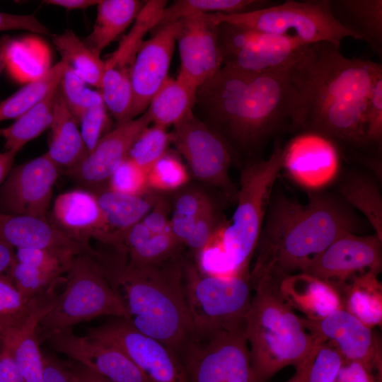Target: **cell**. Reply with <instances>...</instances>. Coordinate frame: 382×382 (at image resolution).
I'll use <instances>...</instances> for the list:
<instances>
[{"label":"cell","mask_w":382,"mask_h":382,"mask_svg":"<svg viewBox=\"0 0 382 382\" xmlns=\"http://www.w3.org/2000/svg\"><path fill=\"white\" fill-rule=\"evenodd\" d=\"M316 351L303 363L295 368L294 374L286 382H307L311 364Z\"/></svg>","instance_id":"cell-60"},{"label":"cell","mask_w":382,"mask_h":382,"mask_svg":"<svg viewBox=\"0 0 382 382\" xmlns=\"http://www.w3.org/2000/svg\"><path fill=\"white\" fill-rule=\"evenodd\" d=\"M308 382V381H307Z\"/></svg>","instance_id":"cell-63"},{"label":"cell","mask_w":382,"mask_h":382,"mask_svg":"<svg viewBox=\"0 0 382 382\" xmlns=\"http://www.w3.org/2000/svg\"><path fill=\"white\" fill-rule=\"evenodd\" d=\"M183 289L193 335H205L245 323L253 291L250 275L206 274L195 262L185 259Z\"/></svg>","instance_id":"cell-8"},{"label":"cell","mask_w":382,"mask_h":382,"mask_svg":"<svg viewBox=\"0 0 382 382\" xmlns=\"http://www.w3.org/2000/svg\"><path fill=\"white\" fill-rule=\"evenodd\" d=\"M57 87L41 102L16 118L9 127L1 129V136L5 139L6 151L17 154L28 141L50 127Z\"/></svg>","instance_id":"cell-36"},{"label":"cell","mask_w":382,"mask_h":382,"mask_svg":"<svg viewBox=\"0 0 382 382\" xmlns=\"http://www.w3.org/2000/svg\"><path fill=\"white\" fill-rule=\"evenodd\" d=\"M382 142V76L374 83L365 114V146L381 149Z\"/></svg>","instance_id":"cell-49"},{"label":"cell","mask_w":382,"mask_h":382,"mask_svg":"<svg viewBox=\"0 0 382 382\" xmlns=\"http://www.w3.org/2000/svg\"><path fill=\"white\" fill-rule=\"evenodd\" d=\"M301 320L311 333L335 347L344 361L361 363L381 378V344L373 328L343 308L319 319Z\"/></svg>","instance_id":"cell-16"},{"label":"cell","mask_w":382,"mask_h":382,"mask_svg":"<svg viewBox=\"0 0 382 382\" xmlns=\"http://www.w3.org/2000/svg\"><path fill=\"white\" fill-rule=\"evenodd\" d=\"M77 123L86 146L91 153L104 134L109 124L108 110L103 100L86 109L80 116Z\"/></svg>","instance_id":"cell-48"},{"label":"cell","mask_w":382,"mask_h":382,"mask_svg":"<svg viewBox=\"0 0 382 382\" xmlns=\"http://www.w3.org/2000/svg\"><path fill=\"white\" fill-rule=\"evenodd\" d=\"M181 245L170 229L161 233H151L140 221L125 234L120 248L130 266H147L163 263L180 255Z\"/></svg>","instance_id":"cell-29"},{"label":"cell","mask_w":382,"mask_h":382,"mask_svg":"<svg viewBox=\"0 0 382 382\" xmlns=\"http://www.w3.org/2000/svg\"><path fill=\"white\" fill-rule=\"evenodd\" d=\"M105 223V244L121 246L126 233L141 221L161 196L149 191L141 196L124 195L108 189L95 192Z\"/></svg>","instance_id":"cell-25"},{"label":"cell","mask_w":382,"mask_h":382,"mask_svg":"<svg viewBox=\"0 0 382 382\" xmlns=\"http://www.w3.org/2000/svg\"><path fill=\"white\" fill-rule=\"evenodd\" d=\"M341 199L362 213L382 239V197L377 182L363 173L348 175L340 183Z\"/></svg>","instance_id":"cell-35"},{"label":"cell","mask_w":382,"mask_h":382,"mask_svg":"<svg viewBox=\"0 0 382 382\" xmlns=\"http://www.w3.org/2000/svg\"><path fill=\"white\" fill-rule=\"evenodd\" d=\"M170 133L171 142L187 161L192 175L236 201L238 190L229 176L233 153L224 139L193 112Z\"/></svg>","instance_id":"cell-12"},{"label":"cell","mask_w":382,"mask_h":382,"mask_svg":"<svg viewBox=\"0 0 382 382\" xmlns=\"http://www.w3.org/2000/svg\"><path fill=\"white\" fill-rule=\"evenodd\" d=\"M343 359L331 345L321 341L311 364L308 382H335Z\"/></svg>","instance_id":"cell-47"},{"label":"cell","mask_w":382,"mask_h":382,"mask_svg":"<svg viewBox=\"0 0 382 382\" xmlns=\"http://www.w3.org/2000/svg\"><path fill=\"white\" fill-rule=\"evenodd\" d=\"M59 170L46 153L12 168L0 186V213L47 220Z\"/></svg>","instance_id":"cell-15"},{"label":"cell","mask_w":382,"mask_h":382,"mask_svg":"<svg viewBox=\"0 0 382 382\" xmlns=\"http://www.w3.org/2000/svg\"><path fill=\"white\" fill-rule=\"evenodd\" d=\"M52 216L57 227L77 240L89 244L94 238L104 243L105 223L95 192L77 189L58 195Z\"/></svg>","instance_id":"cell-24"},{"label":"cell","mask_w":382,"mask_h":382,"mask_svg":"<svg viewBox=\"0 0 382 382\" xmlns=\"http://www.w3.org/2000/svg\"><path fill=\"white\" fill-rule=\"evenodd\" d=\"M12 30H24L52 35L48 28L34 15H18L0 11V32Z\"/></svg>","instance_id":"cell-51"},{"label":"cell","mask_w":382,"mask_h":382,"mask_svg":"<svg viewBox=\"0 0 382 382\" xmlns=\"http://www.w3.org/2000/svg\"><path fill=\"white\" fill-rule=\"evenodd\" d=\"M170 142L171 136L167 128L157 125H149L134 142L127 158L148 173L167 152Z\"/></svg>","instance_id":"cell-41"},{"label":"cell","mask_w":382,"mask_h":382,"mask_svg":"<svg viewBox=\"0 0 382 382\" xmlns=\"http://www.w3.org/2000/svg\"><path fill=\"white\" fill-rule=\"evenodd\" d=\"M209 201L204 194L196 190L183 191L175 197L169 228L180 244L184 245L197 216Z\"/></svg>","instance_id":"cell-40"},{"label":"cell","mask_w":382,"mask_h":382,"mask_svg":"<svg viewBox=\"0 0 382 382\" xmlns=\"http://www.w3.org/2000/svg\"><path fill=\"white\" fill-rule=\"evenodd\" d=\"M178 28V21L158 27L154 35L140 45L131 70L133 104L129 120L146 111L168 78Z\"/></svg>","instance_id":"cell-19"},{"label":"cell","mask_w":382,"mask_h":382,"mask_svg":"<svg viewBox=\"0 0 382 382\" xmlns=\"http://www.w3.org/2000/svg\"><path fill=\"white\" fill-rule=\"evenodd\" d=\"M75 256V255H74ZM74 256L41 248H17L15 258L54 279L66 273Z\"/></svg>","instance_id":"cell-44"},{"label":"cell","mask_w":382,"mask_h":382,"mask_svg":"<svg viewBox=\"0 0 382 382\" xmlns=\"http://www.w3.org/2000/svg\"><path fill=\"white\" fill-rule=\"evenodd\" d=\"M42 382H71L64 362L56 357L43 354Z\"/></svg>","instance_id":"cell-54"},{"label":"cell","mask_w":382,"mask_h":382,"mask_svg":"<svg viewBox=\"0 0 382 382\" xmlns=\"http://www.w3.org/2000/svg\"><path fill=\"white\" fill-rule=\"evenodd\" d=\"M218 42L223 66L253 74L291 67L300 60L308 45L295 37L227 23L218 24Z\"/></svg>","instance_id":"cell-11"},{"label":"cell","mask_w":382,"mask_h":382,"mask_svg":"<svg viewBox=\"0 0 382 382\" xmlns=\"http://www.w3.org/2000/svg\"><path fill=\"white\" fill-rule=\"evenodd\" d=\"M197 90L177 77H168L145 111L151 124L167 128L181 122L193 112Z\"/></svg>","instance_id":"cell-31"},{"label":"cell","mask_w":382,"mask_h":382,"mask_svg":"<svg viewBox=\"0 0 382 382\" xmlns=\"http://www.w3.org/2000/svg\"><path fill=\"white\" fill-rule=\"evenodd\" d=\"M216 24L227 23L279 35L295 37L306 45L328 42L337 48L354 35L333 18L329 0H287L240 13H208Z\"/></svg>","instance_id":"cell-9"},{"label":"cell","mask_w":382,"mask_h":382,"mask_svg":"<svg viewBox=\"0 0 382 382\" xmlns=\"http://www.w3.org/2000/svg\"><path fill=\"white\" fill-rule=\"evenodd\" d=\"M169 210L168 202L161 196L141 221L153 233L166 232L169 230Z\"/></svg>","instance_id":"cell-52"},{"label":"cell","mask_w":382,"mask_h":382,"mask_svg":"<svg viewBox=\"0 0 382 382\" xmlns=\"http://www.w3.org/2000/svg\"><path fill=\"white\" fill-rule=\"evenodd\" d=\"M115 250L112 257L101 255L100 260L124 303L127 320L178 356L194 334L183 289L185 258L135 267L127 264L123 252Z\"/></svg>","instance_id":"cell-4"},{"label":"cell","mask_w":382,"mask_h":382,"mask_svg":"<svg viewBox=\"0 0 382 382\" xmlns=\"http://www.w3.org/2000/svg\"><path fill=\"white\" fill-rule=\"evenodd\" d=\"M14 259V248L0 239V274L6 273Z\"/></svg>","instance_id":"cell-58"},{"label":"cell","mask_w":382,"mask_h":382,"mask_svg":"<svg viewBox=\"0 0 382 382\" xmlns=\"http://www.w3.org/2000/svg\"><path fill=\"white\" fill-rule=\"evenodd\" d=\"M144 4L137 0H100L93 30L83 42L100 56L134 21Z\"/></svg>","instance_id":"cell-30"},{"label":"cell","mask_w":382,"mask_h":382,"mask_svg":"<svg viewBox=\"0 0 382 382\" xmlns=\"http://www.w3.org/2000/svg\"><path fill=\"white\" fill-rule=\"evenodd\" d=\"M378 274L369 272L359 275L338 291L341 308L371 328L382 320V289Z\"/></svg>","instance_id":"cell-32"},{"label":"cell","mask_w":382,"mask_h":382,"mask_svg":"<svg viewBox=\"0 0 382 382\" xmlns=\"http://www.w3.org/2000/svg\"><path fill=\"white\" fill-rule=\"evenodd\" d=\"M100 0H47L43 2L54 6H61L67 10L85 9L98 5Z\"/></svg>","instance_id":"cell-57"},{"label":"cell","mask_w":382,"mask_h":382,"mask_svg":"<svg viewBox=\"0 0 382 382\" xmlns=\"http://www.w3.org/2000/svg\"><path fill=\"white\" fill-rule=\"evenodd\" d=\"M6 274L23 296L28 300H32L43 293L59 279H54L37 269L21 263L16 258Z\"/></svg>","instance_id":"cell-45"},{"label":"cell","mask_w":382,"mask_h":382,"mask_svg":"<svg viewBox=\"0 0 382 382\" xmlns=\"http://www.w3.org/2000/svg\"><path fill=\"white\" fill-rule=\"evenodd\" d=\"M279 283L269 277L252 283L245 326L252 382H267L286 366L297 367L322 341L305 328L283 297Z\"/></svg>","instance_id":"cell-6"},{"label":"cell","mask_w":382,"mask_h":382,"mask_svg":"<svg viewBox=\"0 0 382 382\" xmlns=\"http://www.w3.org/2000/svg\"><path fill=\"white\" fill-rule=\"evenodd\" d=\"M11 39L8 37L0 38V75L6 65L7 50Z\"/></svg>","instance_id":"cell-61"},{"label":"cell","mask_w":382,"mask_h":382,"mask_svg":"<svg viewBox=\"0 0 382 382\" xmlns=\"http://www.w3.org/2000/svg\"><path fill=\"white\" fill-rule=\"evenodd\" d=\"M304 96L299 131L318 134L339 149L365 146V114L382 66L345 57L328 42L308 45L302 57Z\"/></svg>","instance_id":"cell-2"},{"label":"cell","mask_w":382,"mask_h":382,"mask_svg":"<svg viewBox=\"0 0 382 382\" xmlns=\"http://www.w3.org/2000/svg\"><path fill=\"white\" fill-rule=\"evenodd\" d=\"M16 155V153L11 151H6L0 153V186L13 168V163Z\"/></svg>","instance_id":"cell-59"},{"label":"cell","mask_w":382,"mask_h":382,"mask_svg":"<svg viewBox=\"0 0 382 382\" xmlns=\"http://www.w3.org/2000/svg\"><path fill=\"white\" fill-rule=\"evenodd\" d=\"M58 88L76 122L86 109L103 100L100 91L88 88L67 66L62 74Z\"/></svg>","instance_id":"cell-43"},{"label":"cell","mask_w":382,"mask_h":382,"mask_svg":"<svg viewBox=\"0 0 382 382\" xmlns=\"http://www.w3.org/2000/svg\"><path fill=\"white\" fill-rule=\"evenodd\" d=\"M45 341L52 349L112 382H151L120 348L87 335H76L71 328L54 332Z\"/></svg>","instance_id":"cell-17"},{"label":"cell","mask_w":382,"mask_h":382,"mask_svg":"<svg viewBox=\"0 0 382 382\" xmlns=\"http://www.w3.org/2000/svg\"><path fill=\"white\" fill-rule=\"evenodd\" d=\"M382 239L376 233H346L336 238L300 273L316 277L339 290L355 277L369 272L380 273Z\"/></svg>","instance_id":"cell-14"},{"label":"cell","mask_w":382,"mask_h":382,"mask_svg":"<svg viewBox=\"0 0 382 382\" xmlns=\"http://www.w3.org/2000/svg\"><path fill=\"white\" fill-rule=\"evenodd\" d=\"M301 59L289 68L265 74L222 66L197 88L195 105L232 153L255 151L285 129L299 131L304 96Z\"/></svg>","instance_id":"cell-1"},{"label":"cell","mask_w":382,"mask_h":382,"mask_svg":"<svg viewBox=\"0 0 382 382\" xmlns=\"http://www.w3.org/2000/svg\"><path fill=\"white\" fill-rule=\"evenodd\" d=\"M167 1L149 0L144 2L133 25L119 43L117 49L104 61L105 68H113L130 74L137 52L146 34L160 22Z\"/></svg>","instance_id":"cell-33"},{"label":"cell","mask_w":382,"mask_h":382,"mask_svg":"<svg viewBox=\"0 0 382 382\" xmlns=\"http://www.w3.org/2000/svg\"><path fill=\"white\" fill-rule=\"evenodd\" d=\"M66 66L60 60L8 98L0 101V122L16 119L41 102L58 86Z\"/></svg>","instance_id":"cell-37"},{"label":"cell","mask_w":382,"mask_h":382,"mask_svg":"<svg viewBox=\"0 0 382 382\" xmlns=\"http://www.w3.org/2000/svg\"><path fill=\"white\" fill-rule=\"evenodd\" d=\"M178 21L176 44L180 66L177 78L197 89L223 66L218 25L208 13L189 16Z\"/></svg>","instance_id":"cell-18"},{"label":"cell","mask_w":382,"mask_h":382,"mask_svg":"<svg viewBox=\"0 0 382 382\" xmlns=\"http://www.w3.org/2000/svg\"><path fill=\"white\" fill-rule=\"evenodd\" d=\"M62 61L86 84L100 88L105 62L94 54L71 30L52 35Z\"/></svg>","instance_id":"cell-34"},{"label":"cell","mask_w":382,"mask_h":382,"mask_svg":"<svg viewBox=\"0 0 382 382\" xmlns=\"http://www.w3.org/2000/svg\"><path fill=\"white\" fill-rule=\"evenodd\" d=\"M283 149L276 144L267 159L251 163L241 170L237 206L231 224H220L195 256L201 272L221 277L250 275V261L282 168Z\"/></svg>","instance_id":"cell-5"},{"label":"cell","mask_w":382,"mask_h":382,"mask_svg":"<svg viewBox=\"0 0 382 382\" xmlns=\"http://www.w3.org/2000/svg\"><path fill=\"white\" fill-rule=\"evenodd\" d=\"M189 180L188 172L180 159L168 151L147 173L149 190L170 192L183 187Z\"/></svg>","instance_id":"cell-42"},{"label":"cell","mask_w":382,"mask_h":382,"mask_svg":"<svg viewBox=\"0 0 382 382\" xmlns=\"http://www.w3.org/2000/svg\"><path fill=\"white\" fill-rule=\"evenodd\" d=\"M279 290L292 308L308 319H319L341 308L337 290L329 284L304 273L285 277Z\"/></svg>","instance_id":"cell-26"},{"label":"cell","mask_w":382,"mask_h":382,"mask_svg":"<svg viewBox=\"0 0 382 382\" xmlns=\"http://www.w3.org/2000/svg\"><path fill=\"white\" fill-rule=\"evenodd\" d=\"M64 365L71 382H112L74 361L64 363Z\"/></svg>","instance_id":"cell-56"},{"label":"cell","mask_w":382,"mask_h":382,"mask_svg":"<svg viewBox=\"0 0 382 382\" xmlns=\"http://www.w3.org/2000/svg\"><path fill=\"white\" fill-rule=\"evenodd\" d=\"M335 20L382 55V1L329 0Z\"/></svg>","instance_id":"cell-27"},{"label":"cell","mask_w":382,"mask_h":382,"mask_svg":"<svg viewBox=\"0 0 382 382\" xmlns=\"http://www.w3.org/2000/svg\"><path fill=\"white\" fill-rule=\"evenodd\" d=\"M65 289L37 327L40 342L54 332L101 316L128 319L122 300L112 286L97 252L92 248L73 257Z\"/></svg>","instance_id":"cell-7"},{"label":"cell","mask_w":382,"mask_h":382,"mask_svg":"<svg viewBox=\"0 0 382 382\" xmlns=\"http://www.w3.org/2000/svg\"><path fill=\"white\" fill-rule=\"evenodd\" d=\"M357 226L349 206L327 193H311L305 204L284 195L271 197L250 270L251 282L263 277L281 282L301 272L336 238L354 233Z\"/></svg>","instance_id":"cell-3"},{"label":"cell","mask_w":382,"mask_h":382,"mask_svg":"<svg viewBox=\"0 0 382 382\" xmlns=\"http://www.w3.org/2000/svg\"><path fill=\"white\" fill-rule=\"evenodd\" d=\"M245 326L193 335L178 356L187 382H252Z\"/></svg>","instance_id":"cell-10"},{"label":"cell","mask_w":382,"mask_h":382,"mask_svg":"<svg viewBox=\"0 0 382 382\" xmlns=\"http://www.w3.org/2000/svg\"><path fill=\"white\" fill-rule=\"evenodd\" d=\"M276 4L277 3L269 0H178L166 6L161 19L156 28L176 22L189 16L214 13H245Z\"/></svg>","instance_id":"cell-38"},{"label":"cell","mask_w":382,"mask_h":382,"mask_svg":"<svg viewBox=\"0 0 382 382\" xmlns=\"http://www.w3.org/2000/svg\"><path fill=\"white\" fill-rule=\"evenodd\" d=\"M151 124L146 112L136 118L117 123L78 166L67 173L86 187L99 190L127 158L134 142Z\"/></svg>","instance_id":"cell-21"},{"label":"cell","mask_w":382,"mask_h":382,"mask_svg":"<svg viewBox=\"0 0 382 382\" xmlns=\"http://www.w3.org/2000/svg\"><path fill=\"white\" fill-rule=\"evenodd\" d=\"M219 226L215 208L209 201L197 216L184 245L196 255L209 243Z\"/></svg>","instance_id":"cell-50"},{"label":"cell","mask_w":382,"mask_h":382,"mask_svg":"<svg viewBox=\"0 0 382 382\" xmlns=\"http://www.w3.org/2000/svg\"><path fill=\"white\" fill-rule=\"evenodd\" d=\"M51 137L47 156L60 168L67 171L78 166L87 156L88 151L78 123L66 105L57 87Z\"/></svg>","instance_id":"cell-28"},{"label":"cell","mask_w":382,"mask_h":382,"mask_svg":"<svg viewBox=\"0 0 382 382\" xmlns=\"http://www.w3.org/2000/svg\"><path fill=\"white\" fill-rule=\"evenodd\" d=\"M65 279L55 281L46 291L33 299L30 313L20 328L0 344L6 347L25 382H42L43 358L40 349L37 327L41 319L53 308L61 293L57 287Z\"/></svg>","instance_id":"cell-22"},{"label":"cell","mask_w":382,"mask_h":382,"mask_svg":"<svg viewBox=\"0 0 382 382\" xmlns=\"http://www.w3.org/2000/svg\"><path fill=\"white\" fill-rule=\"evenodd\" d=\"M335 382H381V378L361 363L343 361Z\"/></svg>","instance_id":"cell-53"},{"label":"cell","mask_w":382,"mask_h":382,"mask_svg":"<svg viewBox=\"0 0 382 382\" xmlns=\"http://www.w3.org/2000/svg\"><path fill=\"white\" fill-rule=\"evenodd\" d=\"M1 129H0V136H1Z\"/></svg>","instance_id":"cell-62"},{"label":"cell","mask_w":382,"mask_h":382,"mask_svg":"<svg viewBox=\"0 0 382 382\" xmlns=\"http://www.w3.org/2000/svg\"><path fill=\"white\" fill-rule=\"evenodd\" d=\"M0 239L17 248H41L74 256L90 249L47 220L0 213Z\"/></svg>","instance_id":"cell-23"},{"label":"cell","mask_w":382,"mask_h":382,"mask_svg":"<svg viewBox=\"0 0 382 382\" xmlns=\"http://www.w3.org/2000/svg\"><path fill=\"white\" fill-rule=\"evenodd\" d=\"M86 335L120 348L151 382H187L178 356L161 342L136 330L125 318H115L88 328Z\"/></svg>","instance_id":"cell-13"},{"label":"cell","mask_w":382,"mask_h":382,"mask_svg":"<svg viewBox=\"0 0 382 382\" xmlns=\"http://www.w3.org/2000/svg\"><path fill=\"white\" fill-rule=\"evenodd\" d=\"M108 189L121 194L141 196L148 193L147 173L127 158L114 170Z\"/></svg>","instance_id":"cell-46"},{"label":"cell","mask_w":382,"mask_h":382,"mask_svg":"<svg viewBox=\"0 0 382 382\" xmlns=\"http://www.w3.org/2000/svg\"><path fill=\"white\" fill-rule=\"evenodd\" d=\"M340 149L318 134L303 132L283 149L282 168L299 185L311 190L330 183L340 170Z\"/></svg>","instance_id":"cell-20"},{"label":"cell","mask_w":382,"mask_h":382,"mask_svg":"<svg viewBox=\"0 0 382 382\" xmlns=\"http://www.w3.org/2000/svg\"><path fill=\"white\" fill-rule=\"evenodd\" d=\"M0 382H25L9 350L0 347Z\"/></svg>","instance_id":"cell-55"},{"label":"cell","mask_w":382,"mask_h":382,"mask_svg":"<svg viewBox=\"0 0 382 382\" xmlns=\"http://www.w3.org/2000/svg\"><path fill=\"white\" fill-rule=\"evenodd\" d=\"M32 300L23 296L6 274H0V344L12 336L26 320Z\"/></svg>","instance_id":"cell-39"}]
</instances>
